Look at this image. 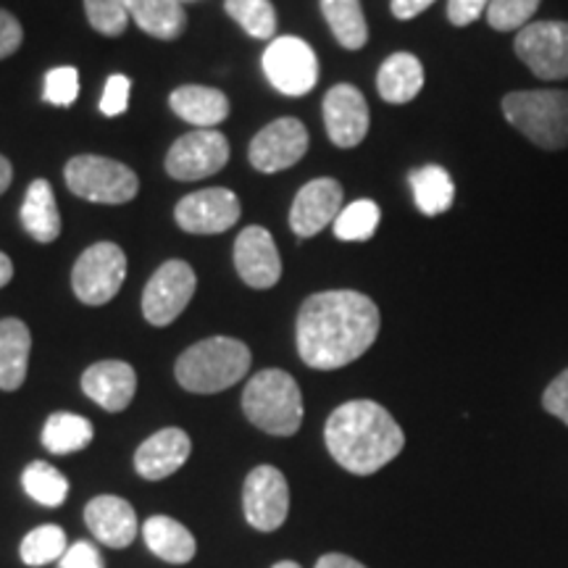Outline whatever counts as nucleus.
<instances>
[{
    "label": "nucleus",
    "instance_id": "f257e3e1",
    "mask_svg": "<svg viewBox=\"0 0 568 568\" xmlns=\"http://www.w3.org/2000/svg\"><path fill=\"white\" fill-rule=\"evenodd\" d=\"M379 308L355 290L316 293L301 305L295 324L297 353L318 372H335L358 361L379 335Z\"/></svg>",
    "mask_w": 568,
    "mask_h": 568
},
{
    "label": "nucleus",
    "instance_id": "f03ea898",
    "mask_svg": "<svg viewBox=\"0 0 568 568\" xmlns=\"http://www.w3.org/2000/svg\"><path fill=\"white\" fill-rule=\"evenodd\" d=\"M324 439L332 458L358 477L385 468L406 447L400 424L374 400H351L332 410L324 426Z\"/></svg>",
    "mask_w": 568,
    "mask_h": 568
},
{
    "label": "nucleus",
    "instance_id": "7ed1b4c3",
    "mask_svg": "<svg viewBox=\"0 0 568 568\" xmlns=\"http://www.w3.org/2000/svg\"><path fill=\"white\" fill-rule=\"evenodd\" d=\"M251 368V347L234 337H209L176 358V382L195 395H213L237 385Z\"/></svg>",
    "mask_w": 568,
    "mask_h": 568
},
{
    "label": "nucleus",
    "instance_id": "20e7f679",
    "mask_svg": "<svg viewBox=\"0 0 568 568\" xmlns=\"http://www.w3.org/2000/svg\"><path fill=\"white\" fill-rule=\"evenodd\" d=\"M243 410L247 422L274 437H293L303 424V395L282 368H264L245 385Z\"/></svg>",
    "mask_w": 568,
    "mask_h": 568
},
{
    "label": "nucleus",
    "instance_id": "39448f33",
    "mask_svg": "<svg viewBox=\"0 0 568 568\" xmlns=\"http://www.w3.org/2000/svg\"><path fill=\"white\" fill-rule=\"evenodd\" d=\"M508 124L542 151L568 148V90H516L503 98Z\"/></svg>",
    "mask_w": 568,
    "mask_h": 568
},
{
    "label": "nucleus",
    "instance_id": "423d86ee",
    "mask_svg": "<svg viewBox=\"0 0 568 568\" xmlns=\"http://www.w3.org/2000/svg\"><path fill=\"white\" fill-rule=\"evenodd\" d=\"M63 176L71 193L90 203L122 205L140 190L138 174L130 166L103 155H74L63 169Z\"/></svg>",
    "mask_w": 568,
    "mask_h": 568
},
{
    "label": "nucleus",
    "instance_id": "0eeeda50",
    "mask_svg": "<svg viewBox=\"0 0 568 568\" xmlns=\"http://www.w3.org/2000/svg\"><path fill=\"white\" fill-rule=\"evenodd\" d=\"M516 55L545 82L568 80V21H531L516 34Z\"/></svg>",
    "mask_w": 568,
    "mask_h": 568
},
{
    "label": "nucleus",
    "instance_id": "6e6552de",
    "mask_svg": "<svg viewBox=\"0 0 568 568\" xmlns=\"http://www.w3.org/2000/svg\"><path fill=\"white\" fill-rule=\"evenodd\" d=\"M126 276V255L119 245H90L77 258L71 272V287L84 305H103L116 297Z\"/></svg>",
    "mask_w": 568,
    "mask_h": 568
},
{
    "label": "nucleus",
    "instance_id": "1a4fd4ad",
    "mask_svg": "<svg viewBox=\"0 0 568 568\" xmlns=\"http://www.w3.org/2000/svg\"><path fill=\"white\" fill-rule=\"evenodd\" d=\"M264 71L274 90L301 98L316 88L318 61L314 48L301 38H274L264 51Z\"/></svg>",
    "mask_w": 568,
    "mask_h": 568
},
{
    "label": "nucleus",
    "instance_id": "9d476101",
    "mask_svg": "<svg viewBox=\"0 0 568 568\" xmlns=\"http://www.w3.org/2000/svg\"><path fill=\"white\" fill-rule=\"evenodd\" d=\"M195 272L184 261H166L142 293V314L153 326H169L195 295Z\"/></svg>",
    "mask_w": 568,
    "mask_h": 568
},
{
    "label": "nucleus",
    "instance_id": "9b49d317",
    "mask_svg": "<svg viewBox=\"0 0 568 568\" xmlns=\"http://www.w3.org/2000/svg\"><path fill=\"white\" fill-rule=\"evenodd\" d=\"M226 161H230V142L224 134L216 130H197L182 134L169 148L166 172L180 182H193L222 172Z\"/></svg>",
    "mask_w": 568,
    "mask_h": 568
},
{
    "label": "nucleus",
    "instance_id": "f8f14e48",
    "mask_svg": "<svg viewBox=\"0 0 568 568\" xmlns=\"http://www.w3.org/2000/svg\"><path fill=\"white\" fill-rule=\"evenodd\" d=\"M245 521L258 531H276L290 514V485L276 466H255L243 489Z\"/></svg>",
    "mask_w": 568,
    "mask_h": 568
},
{
    "label": "nucleus",
    "instance_id": "ddd939ff",
    "mask_svg": "<svg viewBox=\"0 0 568 568\" xmlns=\"http://www.w3.org/2000/svg\"><path fill=\"white\" fill-rule=\"evenodd\" d=\"M305 153H308V130L301 119L293 116L276 119L251 142V163L264 174L295 166Z\"/></svg>",
    "mask_w": 568,
    "mask_h": 568
},
{
    "label": "nucleus",
    "instance_id": "4468645a",
    "mask_svg": "<svg viewBox=\"0 0 568 568\" xmlns=\"http://www.w3.org/2000/svg\"><path fill=\"white\" fill-rule=\"evenodd\" d=\"M176 224L190 234H219L232 230L240 219V201L232 190L211 187L176 203Z\"/></svg>",
    "mask_w": 568,
    "mask_h": 568
},
{
    "label": "nucleus",
    "instance_id": "2eb2a0df",
    "mask_svg": "<svg viewBox=\"0 0 568 568\" xmlns=\"http://www.w3.org/2000/svg\"><path fill=\"white\" fill-rule=\"evenodd\" d=\"M324 124L337 148L361 145L368 132V105L364 92L353 84H335L324 95Z\"/></svg>",
    "mask_w": 568,
    "mask_h": 568
},
{
    "label": "nucleus",
    "instance_id": "dca6fc26",
    "mask_svg": "<svg viewBox=\"0 0 568 568\" xmlns=\"http://www.w3.org/2000/svg\"><path fill=\"white\" fill-rule=\"evenodd\" d=\"M234 266H237L240 280L247 287H274L282 276V261L272 232H266L264 226H247V230L240 232L237 243H234Z\"/></svg>",
    "mask_w": 568,
    "mask_h": 568
},
{
    "label": "nucleus",
    "instance_id": "f3484780",
    "mask_svg": "<svg viewBox=\"0 0 568 568\" xmlns=\"http://www.w3.org/2000/svg\"><path fill=\"white\" fill-rule=\"evenodd\" d=\"M343 211V187L332 176L308 182L301 193L295 195L293 209H290V226L297 237H314Z\"/></svg>",
    "mask_w": 568,
    "mask_h": 568
},
{
    "label": "nucleus",
    "instance_id": "a211bd4d",
    "mask_svg": "<svg viewBox=\"0 0 568 568\" xmlns=\"http://www.w3.org/2000/svg\"><path fill=\"white\" fill-rule=\"evenodd\" d=\"M190 450H193V443H190L187 432L169 426V429L155 432L153 437H148L138 447V453H134V468L148 481L166 479L187 464Z\"/></svg>",
    "mask_w": 568,
    "mask_h": 568
},
{
    "label": "nucleus",
    "instance_id": "6ab92c4d",
    "mask_svg": "<svg viewBox=\"0 0 568 568\" xmlns=\"http://www.w3.org/2000/svg\"><path fill=\"white\" fill-rule=\"evenodd\" d=\"M138 374L124 361H98L82 374V393L109 414H119L132 403Z\"/></svg>",
    "mask_w": 568,
    "mask_h": 568
},
{
    "label": "nucleus",
    "instance_id": "aec40b11",
    "mask_svg": "<svg viewBox=\"0 0 568 568\" xmlns=\"http://www.w3.org/2000/svg\"><path fill=\"white\" fill-rule=\"evenodd\" d=\"M84 524L92 537L109 548H130L138 537V516L124 497L101 495L92 497L84 508Z\"/></svg>",
    "mask_w": 568,
    "mask_h": 568
},
{
    "label": "nucleus",
    "instance_id": "412c9836",
    "mask_svg": "<svg viewBox=\"0 0 568 568\" xmlns=\"http://www.w3.org/2000/svg\"><path fill=\"white\" fill-rule=\"evenodd\" d=\"M172 111L184 122L195 124L197 130H211L219 122H224L230 113V101L222 90L203 88V84H182L169 98Z\"/></svg>",
    "mask_w": 568,
    "mask_h": 568
},
{
    "label": "nucleus",
    "instance_id": "4be33fe9",
    "mask_svg": "<svg viewBox=\"0 0 568 568\" xmlns=\"http://www.w3.org/2000/svg\"><path fill=\"white\" fill-rule=\"evenodd\" d=\"M32 335L21 318H0V389L13 393L24 385Z\"/></svg>",
    "mask_w": 568,
    "mask_h": 568
},
{
    "label": "nucleus",
    "instance_id": "5701e85b",
    "mask_svg": "<svg viewBox=\"0 0 568 568\" xmlns=\"http://www.w3.org/2000/svg\"><path fill=\"white\" fill-rule=\"evenodd\" d=\"M142 537H145V545L151 548L153 556H159L161 560L174 566L190 564L197 552L193 531L169 516L148 518V521L142 524Z\"/></svg>",
    "mask_w": 568,
    "mask_h": 568
},
{
    "label": "nucleus",
    "instance_id": "b1692460",
    "mask_svg": "<svg viewBox=\"0 0 568 568\" xmlns=\"http://www.w3.org/2000/svg\"><path fill=\"white\" fill-rule=\"evenodd\" d=\"M21 224L38 243H53L61 234V213L48 180H34L21 203Z\"/></svg>",
    "mask_w": 568,
    "mask_h": 568
},
{
    "label": "nucleus",
    "instance_id": "393cba45",
    "mask_svg": "<svg viewBox=\"0 0 568 568\" xmlns=\"http://www.w3.org/2000/svg\"><path fill=\"white\" fill-rule=\"evenodd\" d=\"M424 88V67L416 55L393 53L379 67L376 90L387 103H410Z\"/></svg>",
    "mask_w": 568,
    "mask_h": 568
},
{
    "label": "nucleus",
    "instance_id": "a878e982",
    "mask_svg": "<svg viewBox=\"0 0 568 568\" xmlns=\"http://www.w3.org/2000/svg\"><path fill=\"white\" fill-rule=\"evenodd\" d=\"M130 19L159 40H176L187 27L180 0H130Z\"/></svg>",
    "mask_w": 568,
    "mask_h": 568
},
{
    "label": "nucleus",
    "instance_id": "bb28decb",
    "mask_svg": "<svg viewBox=\"0 0 568 568\" xmlns=\"http://www.w3.org/2000/svg\"><path fill=\"white\" fill-rule=\"evenodd\" d=\"M92 437H95V429H92L88 418L67 414V410L51 414L45 426H42V445L53 456H69V453L84 450L92 443Z\"/></svg>",
    "mask_w": 568,
    "mask_h": 568
},
{
    "label": "nucleus",
    "instance_id": "cd10ccee",
    "mask_svg": "<svg viewBox=\"0 0 568 568\" xmlns=\"http://www.w3.org/2000/svg\"><path fill=\"white\" fill-rule=\"evenodd\" d=\"M322 13L337 42L347 51H361L368 40V24L361 0H322Z\"/></svg>",
    "mask_w": 568,
    "mask_h": 568
},
{
    "label": "nucleus",
    "instance_id": "c85d7f7f",
    "mask_svg": "<svg viewBox=\"0 0 568 568\" xmlns=\"http://www.w3.org/2000/svg\"><path fill=\"white\" fill-rule=\"evenodd\" d=\"M410 187H414V197L418 211L426 216H439L453 205L456 197V184H453L450 174L443 166H422L410 174Z\"/></svg>",
    "mask_w": 568,
    "mask_h": 568
},
{
    "label": "nucleus",
    "instance_id": "c756f323",
    "mask_svg": "<svg viewBox=\"0 0 568 568\" xmlns=\"http://www.w3.org/2000/svg\"><path fill=\"white\" fill-rule=\"evenodd\" d=\"M21 485L24 493L32 497L34 503L48 508H59L69 497V479L63 477L59 468L45 464V460H32L30 466L21 474Z\"/></svg>",
    "mask_w": 568,
    "mask_h": 568
},
{
    "label": "nucleus",
    "instance_id": "7c9ffc66",
    "mask_svg": "<svg viewBox=\"0 0 568 568\" xmlns=\"http://www.w3.org/2000/svg\"><path fill=\"white\" fill-rule=\"evenodd\" d=\"M69 550L67 531L55 524H42V527L32 529L30 535L21 539L19 558L27 566H48L53 560H61L63 552Z\"/></svg>",
    "mask_w": 568,
    "mask_h": 568
},
{
    "label": "nucleus",
    "instance_id": "2f4dec72",
    "mask_svg": "<svg viewBox=\"0 0 568 568\" xmlns=\"http://www.w3.org/2000/svg\"><path fill=\"white\" fill-rule=\"evenodd\" d=\"M379 205L374 201H355L345 205L335 219V237L345 240V243H366V240L374 237L376 226H379Z\"/></svg>",
    "mask_w": 568,
    "mask_h": 568
},
{
    "label": "nucleus",
    "instance_id": "473e14b6",
    "mask_svg": "<svg viewBox=\"0 0 568 568\" xmlns=\"http://www.w3.org/2000/svg\"><path fill=\"white\" fill-rule=\"evenodd\" d=\"M224 11L255 40H272L276 11L272 0H224Z\"/></svg>",
    "mask_w": 568,
    "mask_h": 568
},
{
    "label": "nucleus",
    "instance_id": "72a5a7b5",
    "mask_svg": "<svg viewBox=\"0 0 568 568\" xmlns=\"http://www.w3.org/2000/svg\"><path fill=\"white\" fill-rule=\"evenodd\" d=\"M92 30L105 38H119L130 24V0H84Z\"/></svg>",
    "mask_w": 568,
    "mask_h": 568
},
{
    "label": "nucleus",
    "instance_id": "f704fd0d",
    "mask_svg": "<svg viewBox=\"0 0 568 568\" xmlns=\"http://www.w3.org/2000/svg\"><path fill=\"white\" fill-rule=\"evenodd\" d=\"M542 0H489L487 21L497 32H516L529 24Z\"/></svg>",
    "mask_w": 568,
    "mask_h": 568
},
{
    "label": "nucleus",
    "instance_id": "c9c22d12",
    "mask_svg": "<svg viewBox=\"0 0 568 568\" xmlns=\"http://www.w3.org/2000/svg\"><path fill=\"white\" fill-rule=\"evenodd\" d=\"M77 95H80V71L74 67H59L48 71L45 90H42V98L48 103L67 109V105L77 101Z\"/></svg>",
    "mask_w": 568,
    "mask_h": 568
},
{
    "label": "nucleus",
    "instance_id": "e433bc0d",
    "mask_svg": "<svg viewBox=\"0 0 568 568\" xmlns=\"http://www.w3.org/2000/svg\"><path fill=\"white\" fill-rule=\"evenodd\" d=\"M130 90H132L130 77L111 74L109 82H105L103 98H101L103 116H119V113H124L126 105H130Z\"/></svg>",
    "mask_w": 568,
    "mask_h": 568
},
{
    "label": "nucleus",
    "instance_id": "4c0bfd02",
    "mask_svg": "<svg viewBox=\"0 0 568 568\" xmlns=\"http://www.w3.org/2000/svg\"><path fill=\"white\" fill-rule=\"evenodd\" d=\"M542 406L548 414L560 418L568 426V368L560 372L542 393Z\"/></svg>",
    "mask_w": 568,
    "mask_h": 568
},
{
    "label": "nucleus",
    "instance_id": "58836bf2",
    "mask_svg": "<svg viewBox=\"0 0 568 568\" xmlns=\"http://www.w3.org/2000/svg\"><path fill=\"white\" fill-rule=\"evenodd\" d=\"M59 568H103V556L88 539H77L74 545H69V550L63 552Z\"/></svg>",
    "mask_w": 568,
    "mask_h": 568
},
{
    "label": "nucleus",
    "instance_id": "ea45409f",
    "mask_svg": "<svg viewBox=\"0 0 568 568\" xmlns=\"http://www.w3.org/2000/svg\"><path fill=\"white\" fill-rule=\"evenodd\" d=\"M21 40H24V30H21L19 19L13 17V13L0 9V61L17 53Z\"/></svg>",
    "mask_w": 568,
    "mask_h": 568
},
{
    "label": "nucleus",
    "instance_id": "a19ab883",
    "mask_svg": "<svg viewBox=\"0 0 568 568\" xmlns=\"http://www.w3.org/2000/svg\"><path fill=\"white\" fill-rule=\"evenodd\" d=\"M487 6L489 0H447V19L456 27H468L487 13Z\"/></svg>",
    "mask_w": 568,
    "mask_h": 568
},
{
    "label": "nucleus",
    "instance_id": "79ce46f5",
    "mask_svg": "<svg viewBox=\"0 0 568 568\" xmlns=\"http://www.w3.org/2000/svg\"><path fill=\"white\" fill-rule=\"evenodd\" d=\"M432 3H435V0H393V6H389V9H393L395 19L408 21V19H416L418 13H424Z\"/></svg>",
    "mask_w": 568,
    "mask_h": 568
},
{
    "label": "nucleus",
    "instance_id": "37998d69",
    "mask_svg": "<svg viewBox=\"0 0 568 568\" xmlns=\"http://www.w3.org/2000/svg\"><path fill=\"white\" fill-rule=\"evenodd\" d=\"M316 568H366V566L358 564V560L351 556H343V552H329V556L318 558Z\"/></svg>",
    "mask_w": 568,
    "mask_h": 568
},
{
    "label": "nucleus",
    "instance_id": "c03bdc74",
    "mask_svg": "<svg viewBox=\"0 0 568 568\" xmlns=\"http://www.w3.org/2000/svg\"><path fill=\"white\" fill-rule=\"evenodd\" d=\"M11 180H13V169H11V161L6 159V155H0V195H3L6 190L11 187Z\"/></svg>",
    "mask_w": 568,
    "mask_h": 568
},
{
    "label": "nucleus",
    "instance_id": "a18cd8bd",
    "mask_svg": "<svg viewBox=\"0 0 568 568\" xmlns=\"http://www.w3.org/2000/svg\"><path fill=\"white\" fill-rule=\"evenodd\" d=\"M13 280V264L6 253H0V290L6 287Z\"/></svg>",
    "mask_w": 568,
    "mask_h": 568
},
{
    "label": "nucleus",
    "instance_id": "49530a36",
    "mask_svg": "<svg viewBox=\"0 0 568 568\" xmlns=\"http://www.w3.org/2000/svg\"><path fill=\"white\" fill-rule=\"evenodd\" d=\"M272 568H301L295 564V560H280V564H274Z\"/></svg>",
    "mask_w": 568,
    "mask_h": 568
},
{
    "label": "nucleus",
    "instance_id": "de8ad7c7",
    "mask_svg": "<svg viewBox=\"0 0 568 568\" xmlns=\"http://www.w3.org/2000/svg\"><path fill=\"white\" fill-rule=\"evenodd\" d=\"M180 3H187V0H180Z\"/></svg>",
    "mask_w": 568,
    "mask_h": 568
}]
</instances>
